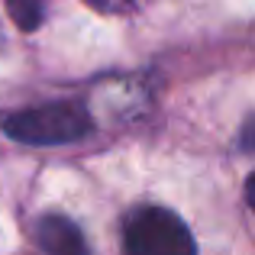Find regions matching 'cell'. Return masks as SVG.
Wrapping results in <instances>:
<instances>
[{
  "label": "cell",
  "instance_id": "6da1fadb",
  "mask_svg": "<svg viewBox=\"0 0 255 255\" xmlns=\"http://www.w3.org/2000/svg\"><path fill=\"white\" fill-rule=\"evenodd\" d=\"M3 129L26 145H65L91 132V117L78 104H45L6 117Z\"/></svg>",
  "mask_w": 255,
  "mask_h": 255
},
{
  "label": "cell",
  "instance_id": "7a4b0ae2",
  "mask_svg": "<svg viewBox=\"0 0 255 255\" xmlns=\"http://www.w3.org/2000/svg\"><path fill=\"white\" fill-rule=\"evenodd\" d=\"M126 252L129 255H197L184 220L165 207H142L126 223Z\"/></svg>",
  "mask_w": 255,
  "mask_h": 255
},
{
  "label": "cell",
  "instance_id": "3957f363",
  "mask_svg": "<svg viewBox=\"0 0 255 255\" xmlns=\"http://www.w3.org/2000/svg\"><path fill=\"white\" fill-rule=\"evenodd\" d=\"M36 243L45 255H91L84 233L68 217H42L36 223Z\"/></svg>",
  "mask_w": 255,
  "mask_h": 255
},
{
  "label": "cell",
  "instance_id": "277c9868",
  "mask_svg": "<svg viewBox=\"0 0 255 255\" xmlns=\"http://www.w3.org/2000/svg\"><path fill=\"white\" fill-rule=\"evenodd\" d=\"M6 10H10V19L19 26L23 32L39 29L45 13V0H6Z\"/></svg>",
  "mask_w": 255,
  "mask_h": 255
},
{
  "label": "cell",
  "instance_id": "5b68a950",
  "mask_svg": "<svg viewBox=\"0 0 255 255\" xmlns=\"http://www.w3.org/2000/svg\"><path fill=\"white\" fill-rule=\"evenodd\" d=\"M94 10L100 13H123V10H132V0H87Z\"/></svg>",
  "mask_w": 255,
  "mask_h": 255
},
{
  "label": "cell",
  "instance_id": "8992f818",
  "mask_svg": "<svg viewBox=\"0 0 255 255\" xmlns=\"http://www.w3.org/2000/svg\"><path fill=\"white\" fill-rule=\"evenodd\" d=\"M239 145H243L246 152H255V117L246 120L243 132H239Z\"/></svg>",
  "mask_w": 255,
  "mask_h": 255
},
{
  "label": "cell",
  "instance_id": "52a82bcc",
  "mask_svg": "<svg viewBox=\"0 0 255 255\" xmlns=\"http://www.w3.org/2000/svg\"><path fill=\"white\" fill-rule=\"evenodd\" d=\"M246 200H249V207L255 210V171H252V178L246 181Z\"/></svg>",
  "mask_w": 255,
  "mask_h": 255
}]
</instances>
